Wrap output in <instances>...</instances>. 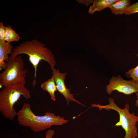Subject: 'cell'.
<instances>
[{"label": "cell", "mask_w": 138, "mask_h": 138, "mask_svg": "<svg viewBox=\"0 0 138 138\" xmlns=\"http://www.w3.org/2000/svg\"><path fill=\"white\" fill-rule=\"evenodd\" d=\"M5 26L2 22L0 23V41H5Z\"/></svg>", "instance_id": "9a60e30c"}, {"label": "cell", "mask_w": 138, "mask_h": 138, "mask_svg": "<svg viewBox=\"0 0 138 138\" xmlns=\"http://www.w3.org/2000/svg\"><path fill=\"white\" fill-rule=\"evenodd\" d=\"M12 44L6 41H0V70H5L7 66L6 62L8 59V55L13 49Z\"/></svg>", "instance_id": "ba28073f"}, {"label": "cell", "mask_w": 138, "mask_h": 138, "mask_svg": "<svg viewBox=\"0 0 138 138\" xmlns=\"http://www.w3.org/2000/svg\"><path fill=\"white\" fill-rule=\"evenodd\" d=\"M108 94L111 95L114 91L126 95H130L138 91V82L133 80H126L120 75L113 76L109 80L106 87Z\"/></svg>", "instance_id": "8992f818"}, {"label": "cell", "mask_w": 138, "mask_h": 138, "mask_svg": "<svg viewBox=\"0 0 138 138\" xmlns=\"http://www.w3.org/2000/svg\"><path fill=\"white\" fill-rule=\"evenodd\" d=\"M109 104L102 105L99 103L92 104L91 107H96L101 110L104 109L108 111L113 110L117 112L119 115V121L114 126H121L124 130L125 135L123 138H136L138 136L136 126L138 122V116L134 112L129 111L130 106L126 103L123 109L118 107L116 104L114 100L112 97L108 99Z\"/></svg>", "instance_id": "3957f363"}, {"label": "cell", "mask_w": 138, "mask_h": 138, "mask_svg": "<svg viewBox=\"0 0 138 138\" xmlns=\"http://www.w3.org/2000/svg\"><path fill=\"white\" fill-rule=\"evenodd\" d=\"M136 13H138V1L128 7L124 14L129 15Z\"/></svg>", "instance_id": "5bb4252c"}, {"label": "cell", "mask_w": 138, "mask_h": 138, "mask_svg": "<svg viewBox=\"0 0 138 138\" xmlns=\"http://www.w3.org/2000/svg\"><path fill=\"white\" fill-rule=\"evenodd\" d=\"M136 99L135 101V105L138 108V91L136 93Z\"/></svg>", "instance_id": "e0dca14e"}, {"label": "cell", "mask_w": 138, "mask_h": 138, "mask_svg": "<svg viewBox=\"0 0 138 138\" xmlns=\"http://www.w3.org/2000/svg\"><path fill=\"white\" fill-rule=\"evenodd\" d=\"M40 87L43 90L46 91L49 93L53 100H56L55 92L57 91V89L53 76L47 80L41 83Z\"/></svg>", "instance_id": "8fae6325"}, {"label": "cell", "mask_w": 138, "mask_h": 138, "mask_svg": "<svg viewBox=\"0 0 138 138\" xmlns=\"http://www.w3.org/2000/svg\"><path fill=\"white\" fill-rule=\"evenodd\" d=\"M129 0H117L109 7L112 14L115 15H122L124 14L127 8L131 5Z\"/></svg>", "instance_id": "30bf717a"}, {"label": "cell", "mask_w": 138, "mask_h": 138, "mask_svg": "<svg viewBox=\"0 0 138 138\" xmlns=\"http://www.w3.org/2000/svg\"><path fill=\"white\" fill-rule=\"evenodd\" d=\"M5 40L9 43L16 41L20 40L19 35L13 29L10 25L5 26Z\"/></svg>", "instance_id": "7c38bea8"}, {"label": "cell", "mask_w": 138, "mask_h": 138, "mask_svg": "<svg viewBox=\"0 0 138 138\" xmlns=\"http://www.w3.org/2000/svg\"><path fill=\"white\" fill-rule=\"evenodd\" d=\"M117 0H95L93 4L90 7L89 14H93L95 12H101L105 8H108Z\"/></svg>", "instance_id": "9c48e42d"}, {"label": "cell", "mask_w": 138, "mask_h": 138, "mask_svg": "<svg viewBox=\"0 0 138 138\" xmlns=\"http://www.w3.org/2000/svg\"><path fill=\"white\" fill-rule=\"evenodd\" d=\"M136 55L138 57V52ZM125 75L127 77L138 82V64L135 67L131 68L126 72Z\"/></svg>", "instance_id": "4fadbf2b"}, {"label": "cell", "mask_w": 138, "mask_h": 138, "mask_svg": "<svg viewBox=\"0 0 138 138\" xmlns=\"http://www.w3.org/2000/svg\"><path fill=\"white\" fill-rule=\"evenodd\" d=\"M6 62V67L0 74V86H25L28 71L24 68V61L21 55L14 57L9 56Z\"/></svg>", "instance_id": "5b68a950"}, {"label": "cell", "mask_w": 138, "mask_h": 138, "mask_svg": "<svg viewBox=\"0 0 138 138\" xmlns=\"http://www.w3.org/2000/svg\"><path fill=\"white\" fill-rule=\"evenodd\" d=\"M21 96L27 99L31 97L30 91L25 86L5 87L0 91V111L4 117L10 120L14 119L17 112L14 105Z\"/></svg>", "instance_id": "277c9868"}, {"label": "cell", "mask_w": 138, "mask_h": 138, "mask_svg": "<svg viewBox=\"0 0 138 138\" xmlns=\"http://www.w3.org/2000/svg\"><path fill=\"white\" fill-rule=\"evenodd\" d=\"M22 54L28 56L29 60L34 68V78L32 86L34 87L36 83L37 67L39 63L41 61H44L49 63L52 70L54 68L56 64L54 56L48 48L36 39L21 43L13 49L10 56L14 57Z\"/></svg>", "instance_id": "6da1fadb"}, {"label": "cell", "mask_w": 138, "mask_h": 138, "mask_svg": "<svg viewBox=\"0 0 138 138\" xmlns=\"http://www.w3.org/2000/svg\"><path fill=\"white\" fill-rule=\"evenodd\" d=\"M54 133V131L52 130H48L46 133V138H52Z\"/></svg>", "instance_id": "2e32d148"}, {"label": "cell", "mask_w": 138, "mask_h": 138, "mask_svg": "<svg viewBox=\"0 0 138 138\" xmlns=\"http://www.w3.org/2000/svg\"><path fill=\"white\" fill-rule=\"evenodd\" d=\"M17 116L20 125L28 127L35 132L45 130L53 125H62L69 121L63 117L49 112H46L42 116L36 115L31 110L30 104L27 103H24Z\"/></svg>", "instance_id": "7a4b0ae2"}, {"label": "cell", "mask_w": 138, "mask_h": 138, "mask_svg": "<svg viewBox=\"0 0 138 138\" xmlns=\"http://www.w3.org/2000/svg\"><path fill=\"white\" fill-rule=\"evenodd\" d=\"M52 71V74L54 78L57 91L62 95L65 98L68 105L70 101H74L79 104L84 106L79 101L75 100L74 98V94H71L70 93L71 89H67L66 87L65 80L66 73H62L59 70L54 68L51 70Z\"/></svg>", "instance_id": "52a82bcc"}]
</instances>
